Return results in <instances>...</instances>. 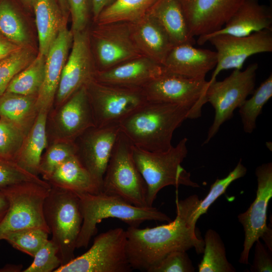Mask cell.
Returning <instances> with one entry per match:
<instances>
[{
  "label": "cell",
  "mask_w": 272,
  "mask_h": 272,
  "mask_svg": "<svg viewBox=\"0 0 272 272\" xmlns=\"http://www.w3.org/2000/svg\"><path fill=\"white\" fill-rule=\"evenodd\" d=\"M0 33L21 46L29 41L23 21L10 0L0 1Z\"/></svg>",
  "instance_id": "d6a6232c"
},
{
  "label": "cell",
  "mask_w": 272,
  "mask_h": 272,
  "mask_svg": "<svg viewBox=\"0 0 272 272\" xmlns=\"http://www.w3.org/2000/svg\"><path fill=\"white\" fill-rule=\"evenodd\" d=\"M51 188L49 184L25 181L0 189L9 208L0 223V241L9 232L31 228L42 229L50 234L44 216V203Z\"/></svg>",
  "instance_id": "52a82bcc"
},
{
  "label": "cell",
  "mask_w": 272,
  "mask_h": 272,
  "mask_svg": "<svg viewBox=\"0 0 272 272\" xmlns=\"http://www.w3.org/2000/svg\"><path fill=\"white\" fill-rule=\"evenodd\" d=\"M31 181L43 184L47 181L19 166L13 160L0 157V189L18 183Z\"/></svg>",
  "instance_id": "f35d334b"
},
{
  "label": "cell",
  "mask_w": 272,
  "mask_h": 272,
  "mask_svg": "<svg viewBox=\"0 0 272 272\" xmlns=\"http://www.w3.org/2000/svg\"><path fill=\"white\" fill-rule=\"evenodd\" d=\"M80 199L83 223L76 248H86L97 232V224L103 219L116 218L129 226L139 227L146 221L167 222L171 218L157 208L139 207L130 204L117 196L102 192L97 194L76 193Z\"/></svg>",
  "instance_id": "3957f363"
},
{
  "label": "cell",
  "mask_w": 272,
  "mask_h": 272,
  "mask_svg": "<svg viewBox=\"0 0 272 272\" xmlns=\"http://www.w3.org/2000/svg\"><path fill=\"white\" fill-rule=\"evenodd\" d=\"M126 231L121 228L98 235L82 255L60 266L54 272H129Z\"/></svg>",
  "instance_id": "9c48e42d"
},
{
  "label": "cell",
  "mask_w": 272,
  "mask_h": 272,
  "mask_svg": "<svg viewBox=\"0 0 272 272\" xmlns=\"http://www.w3.org/2000/svg\"><path fill=\"white\" fill-rule=\"evenodd\" d=\"M254 257L250 270L252 272H271V251L260 241L255 242Z\"/></svg>",
  "instance_id": "7bdbcfd3"
},
{
  "label": "cell",
  "mask_w": 272,
  "mask_h": 272,
  "mask_svg": "<svg viewBox=\"0 0 272 272\" xmlns=\"http://www.w3.org/2000/svg\"><path fill=\"white\" fill-rule=\"evenodd\" d=\"M75 142L55 141L48 145L43 154L39 167V174L46 181L54 170L70 157L76 155Z\"/></svg>",
  "instance_id": "836d02e7"
},
{
  "label": "cell",
  "mask_w": 272,
  "mask_h": 272,
  "mask_svg": "<svg viewBox=\"0 0 272 272\" xmlns=\"http://www.w3.org/2000/svg\"><path fill=\"white\" fill-rule=\"evenodd\" d=\"M209 82L165 72L144 85L142 88L149 101L180 106L188 113V119L201 116L207 103L206 92Z\"/></svg>",
  "instance_id": "8fae6325"
},
{
  "label": "cell",
  "mask_w": 272,
  "mask_h": 272,
  "mask_svg": "<svg viewBox=\"0 0 272 272\" xmlns=\"http://www.w3.org/2000/svg\"><path fill=\"white\" fill-rule=\"evenodd\" d=\"M48 232L40 228L27 229L4 234L1 239L12 246L32 257L49 240Z\"/></svg>",
  "instance_id": "e575fe53"
},
{
  "label": "cell",
  "mask_w": 272,
  "mask_h": 272,
  "mask_svg": "<svg viewBox=\"0 0 272 272\" xmlns=\"http://www.w3.org/2000/svg\"><path fill=\"white\" fill-rule=\"evenodd\" d=\"M157 0H114L100 14L98 24L132 23L143 17Z\"/></svg>",
  "instance_id": "f1b7e54d"
},
{
  "label": "cell",
  "mask_w": 272,
  "mask_h": 272,
  "mask_svg": "<svg viewBox=\"0 0 272 272\" xmlns=\"http://www.w3.org/2000/svg\"><path fill=\"white\" fill-rule=\"evenodd\" d=\"M89 34L85 29L73 33L71 52L62 70L53 105L55 108L94 79Z\"/></svg>",
  "instance_id": "2e32d148"
},
{
  "label": "cell",
  "mask_w": 272,
  "mask_h": 272,
  "mask_svg": "<svg viewBox=\"0 0 272 272\" xmlns=\"http://www.w3.org/2000/svg\"><path fill=\"white\" fill-rule=\"evenodd\" d=\"M73 41V33L66 26L59 32L46 56L44 81L37 95L38 111L49 112L52 107L62 70Z\"/></svg>",
  "instance_id": "d6986e66"
},
{
  "label": "cell",
  "mask_w": 272,
  "mask_h": 272,
  "mask_svg": "<svg viewBox=\"0 0 272 272\" xmlns=\"http://www.w3.org/2000/svg\"><path fill=\"white\" fill-rule=\"evenodd\" d=\"M246 172L247 169L242 164V160L240 159L235 168L226 177L222 179L217 178L211 185L206 196L200 200L194 213L195 222H196L201 216L207 213L210 207L226 192L233 181L244 176Z\"/></svg>",
  "instance_id": "8d00e7d4"
},
{
  "label": "cell",
  "mask_w": 272,
  "mask_h": 272,
  "mask_svg": "<svg viewBox=\"0 0 272 272\" xmlns=\"http://www.w3.org/2000/svg\"><path fill=\"white\" fill-rule=\"evenodd\" d=\"M94 38L99 67L97 71L108 70L143 55L133 40L130 23L98 24Z\"/></svg>",
  "instance_id": "9a60e30c"
},
{
  "label": "cell",
  "mask_w": 272,
  "mask_h": 272,
  "mask_svg": "<svg viewBox=\"0 0 272 272\" xmlns=\"http://www.w3.org/2000/svg\"><path fill=\"white\" fill-rule=\"evenodd\" d=\"M9 208V202L5 194L0 189V223L5 217Z\"/></svg>",
  "instance_id": "bcb514c9"
},
{
  "label": "cell",
  "mask_w": 272,
  "mask_h": 272,
  "mask_svg": "<svg viewBox=\"0 0 272 272\" xmlns=\"http://www.w3.org/2000/svg\"><path fill=\"white\" fill-rule=\"evenodd\" d=\"M210 42L216 49L217 62L210 81L229 69L241 70L250 56L272 51V30L265 29L245 36L217 34L198 37V44Z\"/></svg>",
  "instance_id": "7c38bea8"
},
{
  "label": "cell",
  "mask_w": 272,
  "mask_h": 272,
  "mask_svg": "<svg viewBox=\"0 0 272 272\" xmlns=\"http://www.w3.org/2000/svg\"><path fill=\"white\" fill-rule=\"evenodd\" d=\"M257 188L256 197L249 208L238 216L244 231L243 249L239 261L247 264L250 251L260 238L263 241L272 238V230L266 225L268 203L272 197V164H263L255 170Z\"/></svg>",
  "instance_id": "5bb4252c"
},
{
  "label": "cell",
  "mask_w": 272,
  "mask_h": 272,
  "mask_svg": "<svg viewBox=\"0 0 272 272\" xmlns=\"http://www.w3.org/2000/svg\"><path fill=\"white\" fill-rule=\"evenodd\" d=\"M114 0H92V12L95 21L101 12Z\"/></svg>",
  "instance_id": "f6af8a7d"
},
{
  "label": "cell",
  "mask_w": 272,
  "mask_h": 272,
  "mask_svg": "<svg viewBox=\"0 0 272 272\" xmlns=\"http://www.w3.org/2000/svg\"><path fill=\"white\" fill-rule=\"evenodd\" d=\"M133 40L142 54L163 66L173 47L165 29L151 14L131 23Z\"/></svg>",
  "instance_id": "7402d4cb"
},
{
  "label": "cell",
  "mask_w": 272,
  "mask_h": 272,
  "mask_svg": "<svg viewBox=\"0 0 272 272\" xmlns=\"http://www.w3.org/2000/svg\"><path fill=\"white\" fill-rule=\"evenodd\" d=\"M203 241V255L198 266L199 272L236 271L227 258L224 244L216 231L207 230Z\"/></svg>",
  "instance_id": "4dcf8cb0"
},
{
  "label": "cell",
  "mask_w": 272,
  "mask_h": 272,
  "mask_svg": "<svg viewBox=\"0 0 272 272\" xmlns=\"http://www.w3.org/2000/svg\"><path fill=\"white\" fill-rule=\"evenodd\" d=\"M258 67L257 63H252L244 71L234 70L223 81H209L207 101L214 108L215 114L202 145L207 144L211 141L220 126L233 116L234 111L243 104L248 95L253 93Z\"/></svg>",
  "instance_id": "ba28073f"
},
{
  "label": "cell",
  "mask_w": 272,
  "mask_h": 272,
  "mask_svg": "<svg viewBox=\"0 0 272 272\" xmlns=\"http://www.w3.org/2000/svg\"><path fill=\"white\" fill-rule=\"evenodd\" d=\"M96 126L86 86L48 113L46 131L48 145L59 141L75 142L89 128Z\"/></svg>",
  "instance_id": "4fadbf2b"
},
{
  "label": "cell",
  "mask_w": 272,
  "mask_h": 272,
  "mask_svg": "<svg viewBox=\"0 0 272 272\" xmlns=\"http://www.w3.org/2000/svg\"><path fill=\"white\" fill-rule=\"evenodd\" d=\"M217 62L216 51L183 43L173 46L163 66L166 72L194 79H205Z\"/></svg>",
  "instance_id": "ffe728a7"
},
{
  "label": "cell",
  "mask_w": 272,
  "mask_h": 272,
  "mask_svg": "<svg viewBox=\"0 0 272 272\" xmlns=\"http://www.w3.org/2000/svg\"><path fill=\"white\" fill-rule=\"evenodd\" d=\"M195 268L185 251H172L148 272H193Z\"/></svg>",
  "instance_id": "60d3db41"
},
{
  "label": "cell",
  "mask_w": 272,
  "mask_h": 272,
  "mask_svg": "<svg viewBox=\"0 0 272 272\" xmlns=\"http://www.w3.org/2000/svg\"><path fill=\"white\" fill-rule=\"evenodd\" d=\"M63 15L67 18L70 14V9L68 0H57Z\"/></svg>",
  "instance_id": "c3c4849f"
},
{
  "label": "cell",
  "mask_w": 272,
  "mask_h": 272,
  "mask_svg": "<svg viewBox=\"0 0 272 272\" xmlns=\"http://www.w3.org/2000/svg\"><path fill=\"white\" fill-rule=\"evenodd\" d=\"M73 33L86 29L92 11V0H68Z\"/></svg>",
  "instance_id": "b9f144b4"
},
{
  "label": "cell",
  "mask_w": 272,
  "mask_h": 272,
  "mask_svg": "<svg viewBox=\"0 0 272 272\" xmlns=\"http://www.w3.org/2000/svg\"><path fill=\"white\" fill-rule=\"evenodd\" d=\"M200 202L196 194L179 200L176 194V216L167 224L140 229L129 226L126 231V255L132 269L149 271L169 253L194 248L203 253V239L195 233L194 213Z\"/></svg>",
  "instance_id": "6da1fadb"
},
{
  "label": "cell",
  "mask_w": 272,
  "mask_h": 272,
  "mask_svg": "<svg viewBox=\"0 0 272 272\" xmlns=\"http://www.w3.org/2000/svg\"><path fill=\"white\" fill-rule=\"evenodd\" d=\"M34 58L32 51L23 47L0 60V96L6 92L14 77Z\"/></svg>",
  "instance_id": "d590c367"
},
{
  "label": "cell",
  "mask_w": 272,
  "mask_h": 272,
  "mask_svg": "<svg viewBox=\"0 0 272 272\" xmlns=\"http://www.w3.org/2000/svg\"><path fill=\"white\" fill-rule=\"evenodd\" d=\"M132 146L120 131L106 168L101 192L137 207H148L147 185L135 164Z\"/></svg>",
  "instance_id": "8992f818"
},
{
  "label": "cell",
  "mask_w": 272,
  "mask_h": 272,
  "mask_svg": "<svg viewBox=\"0 0 272 272\" xmlns=\"http://www.w3.org/2000/svg\"><path fill=\"white\" fill-rule=\"evenodd\" d=\"M86 87L97 127L118 124L148 101L142 88L105 84L94 79Z\"/></svg>",
  "instance_id": "30bf717a"
},
{
  "label": "cell",
  "mask_w": 272,
  "mask_h": 272,
  "mask_svg": "<svg viewBox=\"0 0 272 272\" xmlns=\"http://www.w3.org/2000/svg\"><path fill=\"white\" fill-rule=\"evenodd\" d=\"M37 97L5 92L0 96V117L11 121L27 134L39 112Z\"/></svg>",
  "instance_id": "83f0119b"
},
{
  "label": "cell",
  "mask_w": 272,
  "mask_h": 272,
  "mask_svg": "<svg viewBox=\"0 0 272 272\" xmlns=\"http://www.w3.org/2000/svg\"><path fill=\"white\" fill-rule=\"evenodd\" d=\"M188 117L187 111L180 106L148 101L118 125L133 146L152 152L165 151L172 147L174 131Z\"/></svg>",
  "instance_id": "7a4b0ae2"
},
{
  "label": "cell",
  "mask_w": 272,
  "mask_h": 272,
  "mask_svg": "<svg viewBox=\"0 0 272 272\" xmlns=\"http://www.w3.org/2000/svg\"><path fill=\"white\" fill-rule=\"evenodd\" d=\"M239 108L245 132L252 133L256 128V121L264 105L272 96V75L270 74Z\"/></svg>",
  "instance_id": "1f68e13d"
},
{
  "label": "cell",
  "mask_w": 272,
  "mask_h": 272,
  "mask_svg": "<svg viewBox=\"0 0 272 272\" xmlns=\"http://www.w3.org/2000/svg\"><path fill=\"white\" fill-rule=\"evenodd\" d=\"M165 72L162 65L142 55L108 70L97 71L94 79L111 85L142 88Z\"/></svg>",
  "instance_id": "44dd1931"
},
{
  "label": "cell",
  "mask_w": 272,
  "mask_h": 272,
  "mask_svg": "<svg viewBox=\"0 0 272 272\" xmlns=\"http://www.w3.org/2000/svg\"><path fill=\"white\" fill-rule=\"evenodd\" d=\"M46 56L40 53L9 83L6 92L26 96H37L42 85Z\"/></svg>",
  "instance_id": "f546056e"
},
{
  "label": "cell",
  "mask_w": 272,
  "mask_h": 272,
  "mask_svg": "<svg viewBox=\"0 0 272 272\" xmlns=\"http://www.w3.org/2000/svg\"><path fill=\"white\" fill-rule=\"evenodd\" d=\"M187 142V139L184 138L175 146L161 152L132 146L135 164L147 185L148 207L153 206L158 193L166 186L199 187L191 179L190 173L181 166L188 153Z\"/></svg>",
  "instance_id": "277c9868"
},
{
  "label": "cell",
  "mask_w": 272,
  "mask_h": 272,
  "mask_svg": "<svg viewBox=\"0 0 272 272\" xmlns=\"http://www.w3.org/2000/svg\"><path fill=\"white\" fill-rule=\"evenodd\" d=\"M34 9L39 39V53L46 56L67 19L57 0H37Z\"/></svg>",
  "instance_id": "4316f807"
},
{
  "label": "cell",
  "mask_w": 272,
  "mask_h": 272,
  "mask_svg": "<svg viewBox=\"0 0 272 272\" xmlns=\"http://www.w3.org/2000/svg\"><path fill=\"white\" fill-rule=\"evenodd\" d=\"M48 112L39 111L36 120L26 135L21 149L14 159L21 168L39 176V167L44 151L48 146L46 122Z\"/></svg>",
  "instance_id": "d4e9b609"
},
{
  "label": "cell",
  "mask_w": 272,
  "mask_h": 272,
  "mask_svg": "<svg viewBox=\"0 0 272 272\" xmlns=\"http://www.w3.org/2000/svg\"><path fill=\"white\" fill-rule=\"evenodd\" d=\"M37 0H21L22 3L27 7L30 8H34V5Z\"/></svg>",
  "instance_id": "681fc988"
},
{
  "label": "cell",
  "mask_w": 272,
  "mask_h": 272,
  "mask_svg": "<svg viewBox=\"0 0 272 272\" xmlns=\"http://www.w3.org/2000/svg\"><path fill=\"white\" fill-rule=\"evenodd\" d=\"M46 181L51 187L75 193L97 194L101 192L100 187L76 155L70 157L58 167Z\"/></svg>",
  "instance_id": "484cf974"
},
{
  "label": "cell",
  "mask_w": 272,
  "mask_h": 272,
  "mask_svg": "<svg viewBox=\"0 0 272 272\" xmlns=\"http://www.w3.org/2000/svg\"><path fill=\"white\" fill-rule=\"evenodd\" d=\"M265 29L272 30L271 10L258 0H246L220 30L209 35L245 36Z\"/></svg>",
  "instance_id": "603a6c76"
},
{
  "label": "cell",
  "mask_w": 272,
  "mask_h": 272,
  "mask_svg": "<svg viewBox=\"0 0 272 272\" xmlns=\"http://www.w3.org/2000/svg\"><path fill=\"white\" fill-rule=\"evenodd\" d=\"M43 211L61 265H64L75 258L83 223L79 198L75 192L51 186L44 201Z\"/></svg>",
  "instance_id": "5b68a950"
},
{
  "label": "cell",
  "mask_w": 272,
  "mask_h": 272,
  "mask_svg": "<svg viewBox=\"0 0 272 272\" xmlns=\"http://www.w3.org/2000/svg\"><path fill=\"white\" fill-rule=\"evenodd\" d=\"M26 135L17 125L0 117V157L13 161Z\"/></svg>",
  "instance_id": "74e56055"
},
{
  "label": "cell",
  "mask_w": 272,
  "mask_h": 272,
  "mask_svg": "<svg viewBox=\"0 0 272 272\" xmlns=\"http://www.w3.org/2000/svg\"><path fill=\"white\" fill-rule=\"evenodd\" d=\"M148 13L162 25L173 46L183 43L195 44L180 0H157Z\"/></svg>",
  "instance_id": "cb8c5ba5"
},
{
  "label": "cell",
  "mask_w": 272,
  "mask_h": 272,
  "mask_svg": "<svg viewBox=\"0 0 272 272\" xmlns=\"http://www.w3.org/2000/svg\"><path fill=\"white\" fill-rule=\"evenodd\" d=\"M120 132L118 124L94 126L75 141L76 156L102 189L103 177Z\"/></svg>",
  "instance_id": "e0dca14e"
},
{
  "label": "cell",
  "mask_w": 272,
  "mask_h": 272,
  "mask_svg": "<svg viewBox=\"0 0 272 272\" xmlns=\"http://www.w3.org/2000/svg\"><path fill=\"white\" fill-rule=\"evenodd\" d=\"M23 47L9 40L0 33V60Z\"/></svg>",
  "instance_id": "ee69618b"
},
{
  "label": "cell",
  "mask_w": 272,
  "mask_h": 272,
  "mask_svg": "<svg viewBox=\"0 0 272 272\" xmlns=\"http://www.w3.org/2000/svg\"><path fill=\"white\" fill-rule=\"evenodd\" d=\"M21 265L8 264L0 268V272H17L22 269Z\"/></svg>",
  "instance_id": "7dc6e473"
},
{
  "label": "cell",
  "mask_w": 272,
  "mask_h": 272,
  "mask_svg": "<svg viewBox=\"0 0 272 272\" xmlns=\"http://www.w3.org/2000/svg\"><path fill=\"white\" fill-rule=\"evenodd\" d=\"M32 263L23 272H51L61 266L57 248L50 239L36 252Z\"/></svg>",
  "instance_id": "ab89813d"
},
{
  "label": "cell",
  "mask_w": 272,
  "mask_h": 272,
  "mask_svg": "<svg viewBox=\"0 0 272 272\" xmlns=\"http://www.w3.org/2000/svg\"><path fill=\"white\" fill-rule=\"evenodd\" d=\"M190 35L203 36L223 27L246 0H180Z\"/></svg>",
  "instance_id": "ac0fdd59"
}]
</instances>
